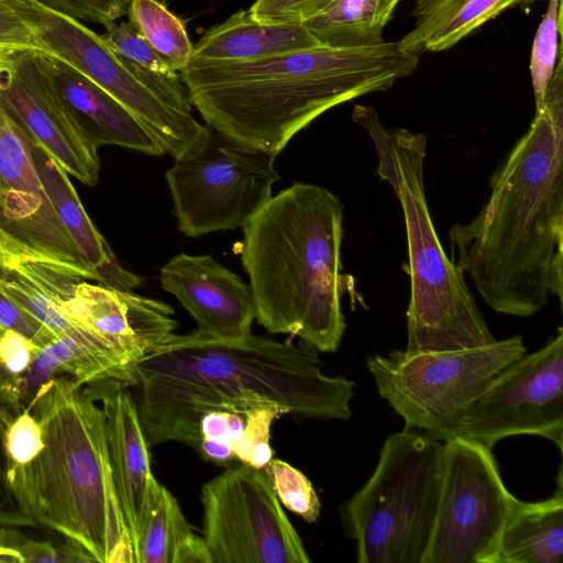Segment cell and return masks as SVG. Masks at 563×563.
<instances>
[{"instance_id": "1", "label": "cell", "mask_w": 563, "mask_h": 563, "mask_svg": "<svg viewBox=\"0 0 563 563\" xmlns=\"http://www.w3.org/2000/svg\"><path fill=\"white\" fill-rule=\"evenodd\" d=\"M133 386L150 446L196 449L198 421L211 409L244 412L276 406L282 415L347 420L355 383L323 373L314 349L247 334L218 339L174 334L136 365Z\"/></svg>"}, {"instance_id": "2", "label": "cell", "mask_w": 563, "mask_h": 563, "mask_svg": "<svg viewBox=\"0 0 563 563\" xmlns=\"http://www.w3.org/2000/svg\"><path fill=\"white\" fill-rule=\"evenodd\" d=\"M563 62L542 107L489 180L479 212L449 230L452 261L495 311L528 318L563 295Z\"/></svg>"}, {"instance_id": "3", "label": "cell", "mask_w": 563, "mask_h": 563, "mask_svg": "<svg viewBox=\"0 0 563 563\" xmlns=\"http://www.w3.org/2000/svg\"><path fill=\"white\" fill-rule=\"evenodd\" d=\"M417 65V55L383 41L320 44L249 62H190L180 73L207 126L239 145L278 155L323 112L391 88Z\"/></svg>"}, {"instance_id": "4", "label": "cell", "mask_w": 563, "mask_h": 563, "mask_svg": "<svg viewBox=\"0 0 563 563\" xmlns=\"http://www.w3.org/2000/svg\"><path fill=\"white\" fill-rule=\"evenodd\" d=\"M74 378L53 377L30 400L43 449L25 464H7L20 510L81 547L95 562L134 563L118 501L101 406Z\"/></svg>"}, {"instance_id": "5", "label": "cell", "mask_w": 563, "mask_h": 563, "mask_svg": "<svg viewBox=\"0 0 563 563\" xmlns=\"http://www.w3.org/2000/svg\"><path fill=\"white\" fill-rule=\"evenodd\" d=\"M343 210L327 188L295 183L243 227L241 261L257 322L323 353L336 352L345 331Z\"/></svg>"}, {"instance_id": "6", "label": "cell", "mask_w": 563, "mask_h": 563, "mask_svg": "<svg viewBox=\"0 0 563 563\" xmlns=\"http://www.w3.org/2000/svg\"><path fill=\"white\" fill-rule=\"evenodd\" d=\"M352 120L371 137L377 175L389 184L402 210L410 277L404 351H450L494 342L465 275L446 255L433 225L423 177L427 136L404 128H385L368 106H355Z\"/></svg>"}, {"instance_id": "7", "label": "cell", "mask_w": 563, "mask_h": 563, "mask_svg": "<svg viewBox=\"0 0 563 563\" xmlns=\"http://www.w3.org/2000/svg\"><path fill=\"white\" fill-rule=\"evenodd\" d=\"M443 443L405 427L384 442L377 465L343 506L358 563H422L442 474Z\"/></svg>"}, {"instance_id": "8", "label": "cell", "mask_w": 563, "mask_h": 563, "mask_svg": "<svg viewBox=\"0 0 563 563\" xmlns=\"http://www.w3.org/2000/svg\"><path fill=\"white\" fill-rule=\"evenodd\" d=\"M526 353L515 335L468 349L371 356L367 368L382 398L406 427L434 437L507 365Z\"/></svg>"}, {"instance_id": "9", "label": "cell", "mask_w": 563, "mask_h": 563, "mask_svg": "<svg viewBox=\"0 0 563 563\" xmlns=\"http://www.w3.org/2000/svg\"><path fill=\"white\" fill-rule=\"evenodd\" d=\"M276 157L210 129L202 143L175 159L165 174L178 229L198 238L243 228L272 198L279 178Z\"/></svg>"}, {"instance_id": "10", "label": "cell", "mask_w": 563, "mask_h": 563, "mask_svg": "<svg viewBox=\"0 0 563 563\" xmlns=\"http://www.w3.org/2000/svg\"><path fill=\"white\" fill-rule=\"evenodd\" d=\"M30 29L42 53L63 60L126 108L164 150L177 159L209 134L192 114L166 106L111 52L101 36L79 21L34 0H1Z\"/></svg>"}, {"instance_id": "11", "label": "cell", "mask_w": 563, "mask_h": 563, "mask_svg": "<svg viewBox=\"0 0 563 563\" xmlns=\"http://www.w3.org/2000/svg\"><path fill=\"white\" fill-rule=\"evenodd\" d=\"M515 498L490 448L461 437L445 439L440 495L422 563H496Z\"/></svg>"}, {"instance_id": "12", "label": "cell", "mask_w": 563, "mask_h": 563, "mask_svg": "<svg viewBox=\"0 0 563 563\" xmlns=\"http://www.w3.org/2000/svg\"><path fill=\"white\" fill-rule=\"evenodd\" d=\"M563 446V330L499 372L434 438L461 437L493 448L514 435Z\"/></svg>"}, {"instance_id": "13", "label": "cell", "mask_w": 563, "mask_h": 563, "mask_svg": "<svg viewBox=\"0 0 563 563\" xmlns=\"http://www.w3.org/2000/svg\"><path fill=\"white\" fill-rule=\"evenodd\" d=\"M202 538L211 563H309L264 470L242 464L201 487Z\"/></svg>"}, {"instance_id": "14", "label": "cell", "mask_w": 563, "mask_h": 563, "mask_svg": "<svg viewBox=\"0 0 563 563\" xmlns=\"http://www.w3.org/2000/svg\"><path fill=\"white\" fill-rule=\"evenodd\" d=\"M33 144L0 103V251L51 263L97 283L45 192Z\"/></svg>"}, {"instance_id": "15", "label": "cell", "mask_w": 563, "mask_h": 563, "mask_svg": "<svg viewBox=\"0 0 563 563\" xmlns=\"http://www.w3.org/2000/svg\"><path fill=\"white\" fill-rule=\"evenodd\" d=\"M0 103L68 175L87 186L99 180L98 148L80 129L44 73L38 51L18 49L0 74Z\"/></svg>"}, {"instance_id": "16", "label": "cell", "mask_w": 563, "mask_h": 563, "mask_svg": "<svg viewBox=\"0 0 563 563\" xmlns=\"http://www.w3.org/2000/svg\"><path fill=\"white\" fill-rule=\"evenodd\" d=\"M64 309L71 321L99 339L133 372L178 328L169 305L85 278L76 283Z\"/></svg>"}, {"instance_id": "17", "label": "cell", "mask_w": 563, "mask_h": 563, "mask_svg": "<svg viewBox=\"0 0 563 563\" xmlns=\"http://www.w3.org/2000/svg\"><path fill=\"white\" fill-rule=\"evenodd\" d=\"M159 282L190 313L198 332L218 339L252 333L256 308L250 285L211 255L173 256L162 266Z\"/></svg>"}, {"instance_id": "18", "label": "cell", "mask_w": 563, "mask_h": 563, "mask_svg": "<svg viewBox=\"0 0 563 563\" xmlns=\"http://www.w3.org/2000/svg\"><path fill=\"white\" fill-rule=\"evenodd\" d=\"M91 385L87 391L101 402L104 412L112 478L134 547L151 483L155 477L151 467L150 444L130 386L113 379Z\"/></svg>"}, {"instance_id": "19", "label": "cell", "mask_w": 563, "mask_h": 563, "mask_svg": "<svg viewBox=\"0 0 563 563\" xmlns=\"http://www.w3.org/2000/svg\"><path fill=\"white\" fill-rule=\"evenodd\" d=\"M40 64L89 141L147 155L165 152L150 131L119 101L57 57L38 52Z\"/></svg>"}, {"instance_id": "20", "label": "cell", "mask_w": 563, "mask_h": 563, "mask_svg": "<svg viewBox=\"0 0 563 563\" xmlns=\"http://www.w3.org/2000/svg\"><path fill=\"white\" fill-rule=\"evenodd\" d=\"M80 278L84 277L51 263L0 252V290L4 295L57 338L70 336L88 347L118 356L65 312L64 303Z\"/></svg>"}, {"instance_id": "21", "label": "cell", "mask_w": 563, "mask_h": 563, "mask_svg": "<svg viewBox=\"0 0 563 563\" xmlns=\"http://www.w3.org/2000/svg\"><path fill=\"white\" fill-rule=\"evenodd\" d=\"M33 158L58 220L97 283L121 290L139 287L143 279L120 266L107 241L88 217L67 172L35 144Z\"/></svg>"}, {"instance_id": "22", "label": "cell", "mask_w": 563, "mask_h": 563, "mask_svg": "<svg viewBox=\"0 0 563 563\" xmlns=\"http://www.w3.org/2000/svg\"><path fill=\"white\" fill-rule=\"evenodd\" d=\"M320 45L305 24L262 22L239 11L194 45V63H238Z\"/></svg>"}, {"instance_id": "23", "label": "cell", "mask_w": 563, "mask_h": 563, "mask_svg": "<svg viewBox=\"0 0 563 563\" xmlns=\"http://www.w3.org/2000/svg\"><path fill=\"white\" fill-rule=\"evenodd\" d=\"M563 486L559 471L554 494L540 501L515 498L505 522L496 563H561Z\"/></svg>"}, {"instance_id": "24", "label": "cell", "mask_w": 563, "mask_h": 563, "mask_svg": "<svg viewBox=\"0 0 563 563\" xmlns=\"http://www.w3.org/2000/svg\"><path fill=\"white\" fill-rule=\"evenodd\" d=\"M134 563H211L178 500L156 477L133 547Z\"/></svg>"}, {"instance_id": "25", "label": "cell", "mask_w": 563, "mask_h": 563, "mask_svg": "<svg viewBox=\"0 0 563 563\" xmlns=\"http://www.w3.org/2000/svg\"><path fill=\"white\" fill-rule=\"evenodd\" d=\"M536 0H416L413 27L398 41L411 54L441 52L508 9Z\"/></svg>"}, {"instance_id": "26", "label": "cell", "mask_w": 563, "mask_h": 563, "mask_svg": "<svg viewBox=\"0 0 563 563\" xmlns=\"http://www.w3.org/2000/svg\"><path fill=\"white\" fill-rule=\"evenodd\" d=\"M122 64L166 106L173 110L192 114L188 90L169 66L134 29L130 22L111 23L100 35Z\"/></svg>"}, {"instance_id": "27", "label": "cell", "mask_w": 563, "mask_h": 563, "mask_svg": "<svg viewBox=\"0 0 563 563\" xmlns=\"http://www.w3.org/2000/svg\"><path fill=\"white\" fill-rule=\"evenodd\" d=\"M400 0H333L303 24L321 45L368 46L383 31Z\"/></svg>"}, {"instance_id": "28", "label": "cell", "mask_w": 563, "mask_h": 563, "mask_svg": "<svg viewBox=\"0 0 563 563\" xmlns=\"http://www.w3.org/2000/svg\"><path fill=\"white\" fill-rule=\"evenodd\" d=\"M130 23L175 70L181 71L191 60L192 48L185 25L158 0H132Z\"/></svg>"}, {"instance_id": "29", "label": "cell", "mask_w": 563, "mask_h": 563, "mask_svg": "<svg viewBox=\"0 0 563 563\" xmlns=\"http://www.w3.org/2000/svg\"><path fill=\"white\" fill-rule=\"evenodd\" d=\"M562 0H549L547 11L537 30L530 58V75L536 110L544 102L545 93L561 52L559 36L561 32Z\"/></svg>"}, {"instance_id": "30", "label": "cell", "mask_w": 563, "mask_h": 563, "mask_svg": "<svg viewBox=\"0 0 563 563\" xmlns=\"http://www.w3.org/2000/svg\"><path fill=\"white\" fill-rule=\"evenodd\" d=\"M245 427L244 412L228 409L206 411L198 421L196 451L211 463L228 464L236 461L234 444Z\"/></svg>"}, {"instance_id": "31", "label": "cell", "mask_w": 563, "mask_h": 563, "mask_svg": "<svg viewBox=\"0 0 563 563\" xmlns=\"http://www.w3.org/2000/svg\"><path fill=\"white\" fill-rule=\"evenodd\" d=\"M264 472L280 504L307 522L317 521L321 510L320 499L302 472L279 459H273Z\"/></svg>"}, {"instance_id": "32", "label": "cell", "mask_w": 563, "mask_h": 563, "mask_svg": "<svg viewBox=\"0 0 563 563\" xmlns=\"http://www.w3.org/2000/svg\"><path fill=\"white\" fill-rule=\"evenodd\" d=\"M245 427L234 444L236 461L242 464L264 470L273 460L271 446V428L274 420L282 415L280 410L273 405L255 406L246 411Z\"/></svg>"}, {"instance_id": "33", "label": "cell", "mask_w": 563, "mask_h": 563, "mask_svg": "<svg viewBox=\"0 0 563 563\" xmlns=\"http://www.w3.org/2000/svg\"><path fill=\"white\" fill-rule=\"evenodd\" d=\"M59 14L77 21L104 26L126 15L132 0H34Z\"/></svg>"}, {"instance_id": "34", "label": "cell", "mask_w": 563, "mask_h": 563, "mask_svg": "<svg viewBox=\"0 0 563 563\" xmlns=\"http://www.w3.org/2000/svg\"><path fill=\"white\" fill-rule=\"evenodd\" d=\"M43 445L42 429L30 410L11 420L4 433L8 463L25 464L41 452Z\"/></svg>"}, {"instance_id": "35", "label": "cell", "mask_w": 563, "mask_h": 563, "mask_svg": "<svg viewBox=\"0 0 563 563\" xmlns=\"http://www.w3.org/2000/svg\"><path fill=\"white\" fill-rule=\"evenodd\" d=\"M333 0H256L249 9L262 22L303 24Z\"/></svg>"}, {"instance_id": "36", "label": "cell", "mask_w": 563, "mask_h": 563, "mask_svg": "<svg viewBox=\"0 0 563 563\" xmlns=\"http://www.w3.org/2000/svg\"><path fill=\"white\" fill-rule=\"evenodd\" d=\"M5 330L22 334L40 347L57 339L43 323L0 290V335Z\"/></svg>"}, {"instance_id": "37", "label": "cell", "mask_w": 563, "mask_h": 563, "mask_svg": "<svg viewBox=\"0 0 563 563\" xmlns=\"http://www.w3.org/2000/svg\"><path fill=\"white\" fill-rule=\"evenodd\" d=\"M40 349L22 334L5 330L0 335V384L25 373Z\"/></svg>"}, {"instance_id": "38", "label": "cell", "mask_w": 563, "mask_h": 563, "mask_svg": "<svg viewBox=\"0 0 563 563\" xmlns=\"http://www.w3.org/2000/svg\"><path fill=\"white\" fill-rule=\"evenodd\" d=\"M13 418L0 410V525H34L19 508L7 477L8 457L4 449V433Z\"/></svg>"}, {"instance_id": "39", "label": "cell", "mask_w": 563, "mask_h": 563, "mask_svg": "<svg viewBox=\"0 0 563 563\" xmlns=\"http://www.w3.org/2000/svg\"><path fill=\"white\" fill-rule=\"evenodd\" d=\"M0 45L40 52L30 29L16 15V13L1 0Z\"/></svg>"}, {"instance_id": "40", "label": "cell", "mask_w": 563, "mask_h": 563, "mask_svg": "<svg viewBox=\"0 0 563 563\" xmlns=\"http://www.w3.org/2000/svg\"><path fill=\"white\" fill-rule=\"evenodd\" d=\"M20 48L0 45V74L10 65L14 53Z\"/></svg>"}]
</instances>
